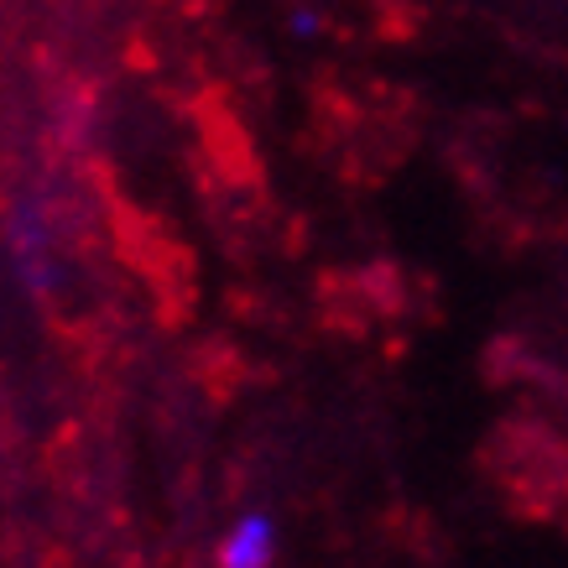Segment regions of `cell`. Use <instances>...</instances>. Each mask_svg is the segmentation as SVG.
<instances>
[{
  "mask_svg": "<svg viewBox=\"0 0 568 568\" xmlns=\"http://www.w3.org/2000/svg\"><path fill=\"white\" fill-rule=\"evenodd\" d=\"M276 527L266 511H245V517H235V527L224 532L220 542V564L224 568H261L276 558Z\"/></svg>",
  "mask_w": 568,
  "mask_h": 568,
  "instance_id": "1",
  "label": "cell"
}]
</instances>
